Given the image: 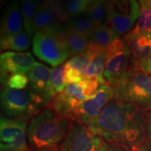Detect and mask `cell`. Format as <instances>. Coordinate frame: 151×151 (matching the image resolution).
I'll return each instance as SVG.
<instances>
[{
    "instance_id": "obj_18",
    "label": "cell",
    "mask_w": 151,
    "mask_h": 151,
    "mask_svg": "<svg viewBox=\"0 0 151 151\" xmlns=\"http://www.w3.org/2000/svg\"><path fill=\"white\" fill-rule=\"evenodd\" d=\"M105 65H106L105 51H92L91 61L86 70V78L97 79L101 85L108 84L104 78Z\"/></svg>"
},
{
    "instance_id": "obj_2",
    "label": "cell",
    "mask_w": 151,
    "mask_h": 151,
    "mask_svg": "<svg viewBox=\"0 0 151 151\" xmlns=\"http://www.w3.org/2000/svg\"><path fill=\"white\" fill-rule=\"evenodd\" d=\"M71 122L60 118L49 108L34 116L27 128L30 151H60Z\"/></svg>"
},
{
    "instance_id": "obj_20",
    "label": "cell",
    "mask_w": 151,
    "mask_h": 151,
    "mask_svg": "<svg viewBox=\"0 0 151 151\" xmlns=\"http://www.w3.org/2000/svg\"><path fill=\"white\" fill-rule=\"evenodd\" d=\"M64 36L70 57L82 54L88 50L89 38L72 32L64 27Z\"/></svg>"
},
{
    "instance_id": "obj_17",
    "label": "cell",
    "mask_w": 151,
    "mask_h": 151,
    "mask_svg": "<svg viewBox=\"0 0 151 151\" xmlns=\"http://www.w3.org/2000/svg\"><path fill=\"white\" fill-rule=\"evenodd\" d=\"M30 35L25 29H22L19 32L1 36L0 46L1 50L24 52L29 48Z\"/></svg>"
},
{
    "instance_id": "obj_33",
    "label": "cell",
    "mask_w": 151,
    "mask_h": 151,
    "mask_svg": "<svg viewBox=\"0 0 151 151\" xmlns=\"http://www.w3.org/2000/svg\"><path fill=\"white\" fill-rule=\"evenodd\" d=\"M138 151H145V150L144 149V148H142V149H140V150H139Z\"/></svg>"
},
{
    "instance_id": "obj_11",
    "label": "cell",
    "mask_w": 151,
    "mask_h": 151,
    "mask_svg": "<svg viewBox=\"0 0 151 151\" xmlns=\"http://www.w3.org/2000/svg\"><path fill=\"white\" fill-rule=\"evenodd\" d=\"M29 78V86L47 105L56 96L51 82V70L47 65L35 61L27 74Z\"/></svg>"
},
{
    "instance_id": "obj_32",
    "label": "cell",
    "mask_w": 151,
    "mask_h": 151,
    "mask_svg": "<svg viewBox=\"0 0 151 151\" xmlns=\"http://www.w3.org/2000/svg\"><path fill=\"white\" fill-rule=\"evenodd\" d=\"M147 109H148V110H149L150 112H151V105H150V107H149V108H147Z\"/></svg>"
},
{
    "instance_id": "obj_12",
    "label": "cell",
    "mask_w": 151,
    "mask_h": 151,
    "mask_svg": "<svg viewBox=\"0 0 151 151\" xmlns=\"http://www.w3.org/2000/svg\"><path fill=\"white\" fill-rule=\"evenodd\" d=\"M124 39L131 51L134 65H139L151 55V31L129 32Z\"/></svg>"
},
{
    "instance_id": "obj_6",
    "label": "cell",
    "mask_w": 151,
    "mask_h": 151,
    "mask_svg": "<svg viewBox=\"0 0 151 151\" xmlns=\"http://www.w3.org/2000/svg\"><path fill=\"white\" fill-rule=\"evenodd\" d=\"M106 65L104 78L108 84L120 78L134 65L132 54L124 39L115 40L105 50Z\"/></svg>"
},
{
    "instance_id": "obj_34",
    "label": "cell",
    "mask_w": 151,
    "mask_h": 151,
    "mask_svg": "<svg viewBox=\"0 0 151 151\" xmlns=\"http://www.w3.org/2000/svg\"><path fill=\"white\" fill-rule=\"evenodd\" d=\"M92 1H93V2H94V1H98V0H92Z\"/></svg>"
},
{
    "instance_id": "obj_25",
    "label": "cell",
    "mask_w": 151,
    "mask_h": 151,
    "mask_svg": "<svg viewBox=\"0 0 151 151\" xmlns=\"http://www.w3.org/2000/svg\"><path fill=\"white\" fill-rule=\"evenodd\" d=\"M65 64L54 67L51 70V82L56 95L63 92L67 85L65 81Z\"/></svg>"
},
{
    "instance_id": "obj_13",
    "label": "cell",
    "mask_w": 151,
    "mask_h": 151,
    "mask_svg": "<svg viewBox=\"0 0 151 151\" xmlns=\"http://www.w3.org/2000/svg\"><path fill=\"white\" fill-rule=\"evenodd\" d=\"M92 51L87 50L82 54L71 57L65 63L66 84L78 82L86 78V73L90 64Z\"/></svg>"
},
{
    "instance_id": "obj_23",
    "label": "cell",
    "mask_w": 151,
    "mask_h": 151,
    "mask_svg": "<svg viewBox=\"0 0 151 151\" xmlns=\"http://www.w3.org/2000/svg\"><path fill=\"white\" fill-rule=\"evenodd\" d=\"M86 14L92 19L97 27L104 24L107 19V0L92 2Z\"/></svg>"
},
{
    "instance_id": "obj_30",
    "label": "cell",
    "mask_w": 151,
    "mask_h": 151,
    "mask_svg": "<svg viewBox=\"0 0 151 151\" xmlns=\"http://www.w3.org/2000/svg\"><path fill=\"white\" fill-rule=\"evenodd\" d=\"M139 4H150L151 0H138Z\"/></svg>"
},
{
    "instance_id": "obj_1",
    "label": "cell",
    "mask_w": 151,
    "mask_h": 151,
    "mask_svg": "<svg viewBox=\"0 0 151 151\" xmlns=\"http://www.w3.org/2000/svg\"><path fill=\"white\" fill-rule=\"evenodd\" d=\"M86 126L103 140L123 146L128 151L144 148L145 114L132 103L112 100L97 119Z\"/></svg>"
},
{
    "instance_id": "obj_8",
    "label": "cell",
    "mask_w": 151,
    "mask_h": 151,
    "mask_svg": "<svg viewBox=\"0 0 151 151\" xmlns=\"http://www.w3.org/2000/svg\"><path fill=\"white\" fill-rule=\"evenodd\" d=\"M103 139L95 135L85 124L71 122L60 151H97Z\"/></svg>"
},
{
    "instance_id": "obj_31",
    "label": "cell",
    "mask_w": 151,
    "mask_h": 151,
    "mask_svg": "<svg viewBox=\"0 0 151 151\" xmlns=\"http://www.w3.org/2000/svg\"><path fill=\"white\" fill-rule=\"evenodd\" d=\"M35 1H36L37 3H39L40 4H42V3H43L45 0H35Z\"/></svg>"
},
{
    "instance_id": "obj_3",
    "label": "cell",
    "mask_w": 151,
    "mask_h": 151,
    "mask_svg": "<svg viewBox=\"0 0 151 151\" xmlns=\"http://www.w3.org/2000/svg\"><path fill=\"white\" fill-rule=\"evenodd\" d=\"M108 85L113 88V100L132 103L143 110L151 105V76L136 65Z\"/></svg>"
},
{
    "instance_id": "obj_21",
    "label": "cell",
    "mask_w": 151,
    "mask_h": 151,
    "mask_svg": "<svg viewBox=\"0 0 151 151\" xmlns=\"http://www.w3.org/2000/svg\"><path fill=\"white\" fill-rule=\"evenodd\" d=\"M19 6L24 20V29L29 33L35 18L40 9L41 4L35 0H20Z\"/></svg>"
},
{
    "instance_id": "obj_4",
    "label": "cell",
    "mask_w": 151,
    "mask_h": 151,
    "mask_svg": "<svg viewBox=\"0 0 151 151\" xmlns=\"http://www.w3.org/2000/svg\"><path fill=\"white\" fill-rule=\"evenodd\" d=\"M33 51L40 60L56 67L70 58L64 36V26L53 25L35 33Z\"/></svg>"
},
{
    "instance_id": "obj_24",
    "label": "cell",
    "mask_w": 151,
    "mask_h": 151,
    "mask_svg": "<svg viewBox=\"0 0 151 151\" xmlns=\"http://www.w3.org/2000/svg\"><path fill=\"white\" fill-rule=\"evenodd\" d=\"M151 31V3L140 4V12L137 23L129 32L144 33Z\"/></svg>"
},
{
    "instance_id": "obj_29",
    "label": "cell",
    "mask_w": 151,
    "mask_h": 151,
    "mask_svg": "<svg viewBox=\"0 0 151 151\" xmlns=\"http://www.w3.org/2000/svg\"><path fill=\"white\" fill-rule=\"evenodd\" d=\"M137 66L140 68L143 71H145V73L151 76V55Z\"/></svg>"
},
{
    "instance_id": "obj_19",
    "label": "cell",
    "mask_w": 151,
    "mask_h": 151,
    "mask_svg": "<svg viewBox=\"0 0 151 151\" xmlns=\"http://www.w3.org/2000/svg\"><path fill=\"white\" fill-rule=\"evenodd\" d=\"M65 29L84 35L87 38L91 37L92 33L97 29V25L86 14L70 19L65 23Z\"/></svg>"
},
{
    "instance_id": "obj_14",
    "label": "cell",
    "mask_w": 151,
    "mask_h": 151,
    "mask_svg": "<svg viewBox=\"0 0 151 151\" xmlns=\"http://www.w3.org/2000/svg\"><path fill=\"white\" fill-rule=\"evenodd\" d=\"M24 24L20 6L17 0H12L4 10L1 19V36L9 35L22 30Z\"/></svg>"
},
{
    "instance_id": "obj_9",
    "label": "cell",
    "mask_w": 151,
    "mask_h": 151,
    "mask_svg": "<svg viewBox=\"0 0 151 151\" xmlns=\"http://www.w3.org/2000/svg\"><path fill=\"white\" fill-rule=\"evenodd\" d=\"M113 90L110 85H100L91 98L81 103L78 108V122L87 125L97 119L103 109L113 100Z\"/></svg>"
},
{
    "instance_id": "obj_5",
    "label": "cell",
    "mask_w": 151,
    "mask_h": 151,
    "mask_svg": "<svg viewBox=\"0 0 151 151\" xmlns=\"http://www.w3.org/2000/svg\"><path fill=\"white\" fill-rule=\"evenodd\" d=\"M1 108L6 118L29 120L47 108V105L29 85L25 89H12L4 86L1 92Z\"/></svg>"
},
{
    "instance_id": "obj_10",
    "label": "cell",
    "mask_w": 151,
    "mask_h": 151,
    "mask_svg": "<svg viewBox=\"0 0 151 151\" xmlns=\"http://www.w3.org/2000/svg\"><path fill=\"white\" fill-rule=\"evenodd\" d=\"M35 63V58L29 52L5 51L2 53L0 56L2 84H4L12 75L28 74Z\"/></svg>"
},
{
    "instance_id": "obj_28",
    "label": "cell",
    "mask_w": 151,
    "mask_h": 151,
    "mask_svg": "<svg viewBox=\"0 0 151 151\" xmlns=\"http://www.w3.org/2000/svg\"><path fill=\"white\" fill-rule=\"evenodd\" d=\"M97 151H128L123 146L113 144L111 142L103 140L102 141L101 145L99 146Z\"/></svg>"
},
{
    "instance_id": "obj_16",
    "label": "cell",
    "mask_w": 151,
    "mask_h": 151,
    "mask_svg": "<svg viewBox=\"0 0 151 151\" xmlns=\"http://www.w3.org/2000/svg\"><path fill=\"white\" fill-rule=\"evenodd\" d=\"M119 35L107 24L97 27L89 38L88 50L105 51Z\"/></svg>"
},
{
    "instance_id": "obj_15",
    "label": "cell",
    "mask_w": 151,
    "mask_h": 151,
    "mask_svg": "<svg viewBox=\"0 0 151 151\" xmlns=\"http://www.w3.org/2000/svg\"><path fill=\"white\" fill-rule=\"evenodd\" d=\"M140 12L138 0H107V15H115L137 21Z\"/></svg>"
},
{
    "instance_id": "obj_22",
    "label": "cell",
    "mask_w": 151,
    "mask_h": 151,
    "mask_svg": "<svg viewBox=\"0 0 151 151\" xmlns=\"http://www.w3.org/2000/svg\"><path fill=\"white\" fill-rule=\"evenodd\" d=\"M92 2V0H66L63 4V10L67 20L86 14Z\"/></svg>"
},
{
    "instance_id": "obj_7",
    "label": "cell",
    "mask_w": 151,
    "mask_h": 151,
    "mask_svg": "<svg viewBox=\"0 0 151 151\" xmlns=\"http://www.w3.org/2000/svg\"><path fill=\"white\" fill-rule=\"evenodd\" d=\"M28 119L1 117V151H30L28 145Z\"/></svg>"
},
{
    "instance_id": "obj_26",
    "label": "cell",
    "mask_w": 151,
    "mask_h": 151,
    "mask_svg": "<svg viewBox=\"0 0 151 151\" xmlns=\"http://www.w3.org/2000/svg\"><path fill=\"white\" fill-rule=\"evenodd\" d=\"M4 85L12 89H25L29 85V78L25 74L12 75Z\"/></svg>"
},
{
    "instance_id": "obj_27",
    "label": "cell",
    "mask_w": 151,
    "mask_h": 151,
    "mask_svg": "<svg viewBox=\"0 0 151 151\" xmlns=\"http://www.w3.org/2000/svg\"><path fill=\"white\" fill-rule=\"evenodd\" d=\"M146 122L145 140L144 145V149L145 151H151V112L145 111Z\"/></svg>"
}]
</instances>
